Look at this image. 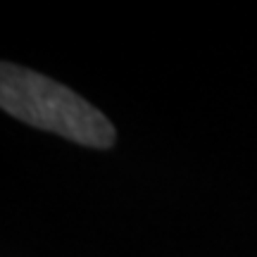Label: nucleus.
I'll return each instance as SVG.
<instances>
[{
    "label": "nucleus",
    "instance_id": "nucleus-1",
    "mask_svg": "<svg viewBox=\"0 0 257 257\" xmlns=\"http://www.w3.org/2000/svg\"><path fill=\"white\" fill-rule=\"evenodd\" d=\"M0 105L12 117L81 146L110 148L114 143L112 124L91 102L62 83L17 64L5 62L0 69Z\"/></svg>",
    "mask_w": 257,
    "mask_h": 257
}]
</instances>
